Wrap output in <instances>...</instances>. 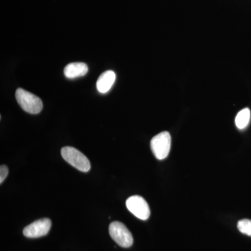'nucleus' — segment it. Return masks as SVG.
I'll return each mask as SVG.
<instances>
[{
    "label": "nucleus",
    "mask_w": 251,
    "mask_h": 251,
    "mask_svg": "<svg viewBox=\"0 0 251 251\" xmlns=\"http://www.w3.org/2000/svg\"><path fill=\"white\" fill-rule=\"evenodd\" d=\"M62 158L81 172L87 173L91 168L90 162L87 156L72 147H64L61 150Z\"/></svg>",
    "instance_id": "nucleus-1"
},
{
    "label": "nucleus",
    "mask_w": 251,
    "mask_h": 251,
    "mask_svg": "<svg viewBox=\"0 0 251 251\" xmlns=\"http://www.w3.org/2000/svg\"><path fill=\"white\" fill-rule=\"evenodd\" d=\"M16 98L20 106L28 113L35 115L42 110V100L27 91L18 88L16 92Z\"/></svg>",
    "instance_id": "nucleus-2"
},
{
    "label": "nucleus",
    "mask_w": 251,
    "mask_h": 251,
    "mask_svg": "<svg viewBox=\"0 0 251 251\" xmlns=\"http://www.w3.org/2000/svg\"><path fill=\"white\" fill-rule=\"evenodd\" d=\"M151 151L158 160H163L169 154L171 148V137L168 131L158 133L150 143Z\"/></svg>",
    "instance_id": "nucleus-3"
},
{
    "label": "nucleus",
    "mask_w": 251,
    "mask_h": 251,
    "mask_svg": "<svg viewBox=\"0 0 251 251\" xmlns=\"http://www.w3.org/2000/svg\"><path fill=\"white\" fill-rule=\"evenodd\" d=\"M110 237L122 248H129L133 245V238L125 224L119 221L112 222L109 226Z\"/></svg>",
    "instance_id": "nucleus-4"
},
{
    "label": "nucleus",
    "mask_w": 251,
    "mask_h": 251,
    "mask_svg": "<svg viewBox=\"0 0 251 251\" xmlns=\"http://www.w3.org/2000/svg\"><path fill=\"white\" fill-rule=\"evenodd\" d=\"M127 209L135 217L146 221L150 216V209L148 202L140 196H133L127 199L126 202Z\"/></svg>",
    "instance_id": "nucleus-5"
},
{
    "label": "nucleus",
    "mask_w": 251,
    "mask_h": 251,
    "mask_svg": "<svg viewBox=\"0 0 251 251\" xmlns=\"http://www.w3.org/2000/svg\"><path fill=\"white\" fill-rule=\"evenodd\" d=\"M52 222L50 220L45 218L34 221L23 229V234L27 238H39L46 236L50 229Z\"/></svg>",
    "instance_id": "nucleus-6"
},
{
    "label": "nucleus",
    "mask_w": 251,
    "mask_h": 251,
    "mask_svg": "<svg viewBox=\"0 0 251 251\" xmlns=\"http://www.w3.org/2000/svg\"><path fill=\"white\" fill-rule=\"evenodd\" d=\"M116 80V74L112 71H106L99 76L97 88L100 93L105 94L111 89Z\"/></svg>",
    "instance_id": "nucleus-7"
},
{
    "label": "nucleus",
    "mask_w": 251,
    "mask_h": 251,
    "mask_svg": "<svg viewBox=\"0 0 251 251\" xmlns=\"http://www.w3.org/2000/svg\"><path fill=\"white\" fill-rule=\"evenodd\" d=\"M88 72V67L83 62H74L64 68V73L67 78H75L85 75Z\"/></svg>",
    "instance_id": "nucleus-8"
},
{
    "label": "nucleus",
    "mask_w": 251,
    "mask_h": 251,
    "mask_svg": "<svg viewBox=\"0 0 251 251\" xmlns=\"http://www.w3.org/2000/svg\"><path fill=\"white\" fill-rule=\"evenodd\" d=\"M251 120V111L249 108L243 109L237 114L235 124L238 128L244 129L249 125Z\"/></svg>",
    "instance_id": "nucleus-9"
},
{
    "label": "nucleus",
    "mask_w": 251,
    "mask_h": 251,
    "mask_svg": "<svg viewBox=\"0 0 251 251\" xmlns=\"http://www.w3.org/2000/svg\"><path fill=\"white\" fill-rule=\"evenodd\" d=\"M237 227L242 233L251 237V220H241L238 222Z\"/></svg>",
    "instance_id": "nucleus-10"
},
{
    "label": "nucleus",
    "mask_w": 251,
    "mask_h": 251,
    "mask_svg": "<svg viewBox=\"0 0 251 251\" xmlns=\"http://www.w3.org/2000/svg\"><path fill=\"white\" fill-rule=\"evenodd\" d=\"M8 175H9V168L5 165H2L0 167V183L1 184H2Z\"/></svg>",
    "instance_id": "nucleus-11"
}]
</instances>
